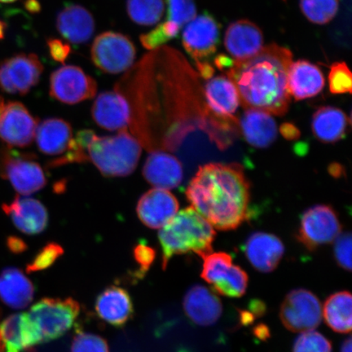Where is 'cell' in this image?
<instances>
[{"label": "cell", "mask_w": 352, "mask_h": 352, "mask_svg": "<svg viewBox=\"0 0 352 352\" xmlns=\"http://www.w3.org/2000/svg\"><path fill=\"white\" fill-rule=\"evenodd\" d=\"M186 197L192 208L217 230H235L248 217L250 186L239 166H201L188 184Z\"/></svg>", "instance_id": "cell-1"}, {"label": "cell", "mask_w": 352, "mask_h": 352, "mask_svg": "<svg viewBox=\"0 0 352 352\" xmlns=\"http://www.w3.org/2000/svg\"><path fill=\"white\" fill-rule=\"evenodd\" d=\"M293 63L287 47L272 43L243 61H234L226 72L245 109L283 116L289 109L288 74Z\"/></svg>", "instance_id": "cell-2"}, {"label": "cell", "mask_w": 352, "mask_h": 352, "mask_svg": "<svg viewBox=\"0 0 352 352\" xmlns=\"http://www.w3.org/2000/svg\"><path fill=\"white\" fill-rule=\"evenodd\" d=\"M215 232L211 224L195 209L180 210L158 232L166 270L175 255L189 252L204 258L212 253Z\"/></svg>", "instance_id": "cell-3"}, {"label": "cell", "mask_w": 352, "mask_h": 352, "mask_svg": "<svg viewBox=\"0 0 352 352\" xmlns=\"http://www.w3.org/2000/svg\"><path fill=\"white\" fill-rule=\"evenodd\" d=\"M142 149L138 140L126 129L109 136L94 133L87 144V162L107 177H125L134 173Z\"/></svg>", "instance_id": "cell-4"}, {"label": "cell", "mask_w": 352, "mask_h": 352, "mask_svg": "<svg viewBox=\"0 0 352 352\" xmlns=\"http://www.w3.org/2000/svg\"><path fill=\"white\" fill-rule=\"evenodd\" d=\"M79 311L78 302L72 298H43L35 303L26 314L34 346L63 336L72 328Z\"/></svg>", "instance_id": "cell-5"}, {"label": "cell", "mask_w": 352, "mask_h": 352, "mask_svg": "<svg viewBox=\"0 0 352 352\" xmlns=\"http://www.w3.org/2000/svg\"><path fill=\"white\" fill-rule=\"evenodd\" d=\"M33 153H22L8 147L0 148V176L8 179L21 195L41 190L47 184L46 175Z\"/></svg>", "instance_id": "cell-6"}, {"label": "cell", "mask_w": 352, "mask_h": 352, "mask_svg": "<svg viewBox=\"0 0 352 352\" xmlns=\"http://www.w3.org/2000/svg\"><path fill=\"white\" fill-rule=\"evenodd\" d=\"M135 47L126 35L116 32H104L92 43V63L101 72L120 74L131 67L135 59Z\"/></svg>", "instance_id": "cell-7"}, {"label": "cell", "mask_w": 352, "mask_h": 352, "mask_svg": "<svg viewBox=\"0 0 352 352\" xmlns=\"http://www.w3.org/2000/svg\"><path fill=\"white\" fill-rule=\"evenodd\" d=\"M280 318L284 327L294 333H303L319 327L322 307L309 290L296 289L286 296L281 305Z\"/></svg>", "instance_id": "cell-8"}, {"label": "cell", "mask_w": 352, "mask_h": 352, "mask_svg": "<svg viewBox=\"0 0 352 352\" xmlns=\"http://www.w3.org/2000/svg\"><path fill=\"white\" fill-rule=\"evenodd\" d=\"M342 231L334 210L327 205L312 206L302 214L298 239L309 250L336 241Z\"/></svg>", "instance_id": "cell-9"}, {"label": "cell", "mask_w": 352, "mask_h": 352, "mask_svg": "<svg viewBox=\"0 0 352 352\" xmlns=\"http://www.w3.org/2000/svg\"><path fill=\"white\" fill-rule=\"evenodd\" d=\"M43 72L35 54H17L0 64V91L8 94L25 95L38 85Z\"/></svg>", "instance_id": "cell-10"}, {"label": "cell", "mask_w": 352, "mask_h": 352, "mask_svg": "<svg viewBox=\"0 0 352 352\" xmlns=\"http://www.w3.org/2000/svg\"><path fill=\"white\" fill-rule=\"evenodd\" d=\"M98 83L81 68L65 65L51 74L50 94L52 98L67 104H76L94 98Z\"/></svg>", "instance_id": "cell-11"}, {"label": "cell", "mask_w": 352, "mask_h": 352, "mask_svg": "<svg viewBox=\"0 0 352 352\" xmlns=\"http://www.w3.org/2000/svg\"><path fill=\"white\" fill-rule=\"evenodd\" d=\"M219 36L218 22L209 13H204L189 22L184 30L182 42L197 65L209 63L208 60L217 52Z\"/></svg>", "instance_id": "cell-12"}, {"label": "cell", "mask_w": 352, "mask_h": 352, "mask_svg": "<svg viewBox=\"0 0 352 352\" xmlns=\"http://www.w3.org/2000/svg\"><path fill=\"white\" fill-rule=\"evenodd\" d=\"M37 126V120L23 104L11 101L0 116V139L12 147H28L33 142Z\"/></svg>", "instance_id": "cell-13"}, {"label": "cell", "mask_w": 352, "mask_h": 352, "mask_svg": "<svg viewBox=\"0 0 352 352\" xmlns=\"http://www.w3.org/2000/svg\"><path fill=\"white\" fill-rule=\"evenodd\" d=\"M96 124L109 131L125 130L131 120V107L126 96L116 88L100 94L91 109Z\"/></svg>", "instance_id": "cell-14"}, {"label": "cell", "mask_w": 352, "mask_h": 352, "mask_svg": "<svg viewBox=\"0 0 352 352\" xmlns=\"http://www.w3.org/2000/svg\"><path fill=\"white\" fill-rule=\"evenodd\" d=\"M179 208L178 200L173 193L155 188L140 198L136 212L145 226L160 230L177 214Z\"/></svg>", "instance_id": "cell-15"}, {"label": "cell", "mask_w": 352, "mask_h": 352, "mask_svg": "<svg viewBox=\"0 0 352 352\" xmlns=\"http://www.w3.org/2000/svg\"><path fill=\"white\" fill-rule=\"evenodd\" d=\"M224 45L234 61L256 55L263 47V35L257 25L248 20L233 22L226 30Z\"/></svg>", "instance_id": "cell-16"}, {"label": "cell", "mask_w": 352, "mask_h": 352, "mask_svg": "<svg viewBox=\"0 0 352 352\" xmlns=\"http://www.w3.org/2000/svg\"><path fill=\"white\" fill-rule=\"evenodd\" d=\"M2 209L17 230L28 235L39 234L47 226V210L41 201L32 197H16Z\"/></svg>", "instance_id": "cell-17"}, {"label": "cell", "mask_w": 352, "mask_h": 352, "mask_svg": "<svg viewBox=\"0 0 352 352\" xmlns=\"http://www.w3.org/2000/svg\"><path fill=\"white\" fill-rule=\"evenodd\" d=\"M204 94L210 116L232 120L241 101L239 91L230 78L221 76L210 78Z\"/></svg>", "instance_id": "cell-18"}, {"label": "cell", "mask_w": 352, "mask_h": 352, "mask_svg": "<svg viewBox=\"0 0 352 352\" xmlns=\"http://www.w3.org/2000/svg\"><path fill=\"white\" fill-rule=\"evenodd\" d=\"M246 257L259 272H270L278 266L285 252L279 237L270 233L257 232L248 237L245 245Z\"/></svg>", "instance_id": "cell-19"}, {"label": "cell", "mask_w": 352, "mask_h": 352, "mask_svg": "<svg viewBox=\"0 0 352 352\" xmlns=\"http://www.w3.org/2000/svg\"><path fill=\"white\" fill-rule=\"evenodd\" d=\"M145 179L156 188L173 189L183 179V167L177 157L161 151L149 154L143 167Z\"/></svg>", "instance_id": "cell-20"}, {"label": "cell", "mask_w": 352, "mask_h": 352, "mask_svg": "<svg viewBox=\"0 0 352 352\" xmlns=\"http://www.w3.org/2000/svg\"><path fill=\"white\" fill-rule=\"evenodd\" d=\"M184 309L192 322L200 327H210L221 316L223 306L217 294L204 285H196L184 296Z\"/></svg>", "instance_id": "cell-21"}, {"label": "cell", "mask_w": 352, "mask_h": 352, "mask_svg": "<svg viewBox=\"0 0 352 352\" xmlns=\"http://www.w3.org/2000/svg\"><path fill=\"white\" fill-rule=\"evenodd\" d=\"M56 28L69 43H85L95 32V21L91 13L78 4H67L56 16Z\"/></svg>", "instance_id": "cell-22"}, {"label": "cell", "mask_w": 352, "mask_h": 352, "mask_svg": "<svg viewBox=\"0 0 352 352\" xmlns=\"http://www.w3.org/2000/svg\"><path fill=\"white\" fill-rule=\"evenodd\" d=\"M95 307L100 319L116 327L124 325L133 314L129 292L118 286L105 289L96 299Z\"/></svg>", "instance_id": "cell-23"}, {"label": "cell", "mask_w": 352, "mask_h": 352, "mask_svg": "<svg viewBox=\"0 0 352 352\" xmlns=\"http://www.w3.org/2000/svg\"><path fill=\"white\" fill-rule=\"evenodd\" d=\"M288 91L296 100L314 98L324 87L321 70L307 60H298L290 65L288 74Z\"/></svg>", "instance_id": "cell-24"}, {"label": "cell", "mask_w": 352, "mask_h": 352, "mask_svg": "<svg viewBox=\"0 0 352 352\" xmlns=\"http://www.w3.org/2000/svg\"><path fill=\"white\" fill-rule=\"evenodd\" d=\"M72 127L61 118H48L37 126L35 140L39 151L50 156L68 151L73 140Z\"/></svg>", "instance_id": "cell-25"}, {"label": "cell", "mask_w": 352, "mask_h": 352, "mask_svg": "<svg viewBox=\"0 0 352 352\" xmlns=\"http://www.w3.org/2000/svg\"><path fill=\"white\" fill-rule=\"evenodd\" d=\"M34 285L23 272L8 267L0 274V299L13 309H23L32 302Z\"/></svg>", "instance_id": "cell-26"}, {"label": "cell", "mask_w": 352, "mask_h": 352, "mask_svg": "<svg viewBox=\"0 0 352 352\" xmlns=\"http://www.w3.org/2000/svg\"><path fill=\"white\" fill-rule=\"evenodd\" d=\"M241 134L246 142L256 148H267L277 136L276 121L263 110L248 109L241 120Z\"/></svg>", "instance_id": "cell-27"}, {"label": "cell", "mask_w": 352, "mask_h": 352, "mask_svg": "<svg viewBox=\"0 0 352 352\" xmlns=\"http://www.w3.org/2000/svg\"><path fill=\"white\" fill-rule=\"evenodd\" d=\"M34 347L25 314L11 315L0 323V352H32Z\"/></svg>", "instance_id": "cell-28"}, {"label": "cell", "mask_w": 352, "mask_h": 352, "mask_svg": "<svg viewBox=\"0 0 352 352\" xmlns=\"http://www.w3.org/2000/svg\"><path fill=\"white\" fill-rule=\"evenodd\" d=\"M347 126L346 114L336 107H321L312 117V132L315 138L323 143H336L344 138Z\"/></svg>", "instance_id": "cell-29"}, {"label": "cell", "mask_w": 352, "mask_h": 352, "mask_svg": "<svg viewBox=\"0 0 352 352\" xmlns=\"http://www.w3.org/2000/svg\"><path fill=\"white\" fill-rule=\"evenodd\" d=\"M351 294L341 292L332 294L324 302L322 309L325 322L334 332L347 333L351 331Z\"/></svg>", "instance_id": "cell-30"}, {"label": "cell", "mask_w": 352, "mask_h": 352, "mask_svg": "<svg viewBox=\"0 0 352 352\" xmlns=\"http://www.w3.org/2000/svg\"><path fill=\"white\" fill-rule=\"evenodd\" d=\"M164 0H126V11L132 21L140 25H153L164 14Z\"/></svg>", "instance_id": "cell-31"}, {"label": "cell", "mask_w": 352, "mask_h": 352, "mask_svg": "<svg viewBox=\"0 0 352 352\" xmlns=\"http://www.w3.org/2000/svg\"><path fill=\"white\" fill-rule=\"evenodd\" d=\"M202 258L201 278L211 285L226 279L233 266L231 255L226 252L210 253Z\"/></svg>", "instance_id": "cell-32"}, {"label": "cell", "mask_w": 352, "mask_h": 352, "mask_svg": "<svg viewBox=\"0 0 352 352\" xmlns=\"http://www.w3.org/2000/svg\"><path fill=\"white\" fill-rule=\"evenodd\" d=\"M338 8L340 0H300L303 15L314 24L329 23L337 15Z\"/></svg>", "instance_id": "cell-33"}, {"label": "cell", "mask_w": 352, "mask_h": 352, "mask_svg": "<svg viewBox=\"0 0 352 352\" xmlns=\"http://www.w3.org/2000/svg\"><path fill=\"white\" fill-rule=\"evenodd\" d=\"M248 276L239 266L233 265L226 279L212 285L215 293L220 296L240 298L245 294L248 286Z\"/></svg>", "instance_id": "cell-34"}, {"label": "cell", "mask_w": 352, "mask_h": 352, "mask_svg": "<svg viewBox=\"0 0 352 352\" xmlns=\"http://www.w3.org/2000/svg\"><path fill=\"white\" fill-rule=\"evenodd\" d=\"M167 21L182 30L197 15L195 0H166Z\"/></svg>", "instance_id": "cell-35"}, {"label": "cell", "mask_w": 352, "mask_h": 352, "mask_svg": "<svg viewBox=\"0 0 352 352\" xmlns=\"http://www.w3.org/2000/svg\"><path fill=\"white\" fill-rule=\"evenodd\" d=\"M180 30L169 21L158 25L147 34L140 37V43L148 50L153 51L164 46L167 42L177 36Z\"/></svg>", "instance_id": "cell-36"}, {"label": "cell", "mask_w": 352, "mask_h": 352, "mask_svg": "<svg viewBox=\"0 0 352 352\" xmlns=\"http://www.w3.org/2000/svg\"><path fill=\"white\" fill-rule=\"evenodd\" d=\"M293 352H332V344L322 334L310 330L297 338Z\"/></svg>", "instance_id": "cell-37"}, {"label": "cell", "mask_w": 352, "mask_h": 352, "mask_svg": "<svg viewBox=\"0 0 352 352\" xmlns=\"http://www.w3.org/2000/svg\"><path fill=\"white\" fill-rule=\"evenodd\" d=\"M329 85L333 94H351L352 76L351 70L345 63L332 65L329 74Z\"/></svg>", "instance_id": "cell-38"}, {"label": "cell", "mask_w": 352, "mask_h": 352, "mask_svg": "<svg viewBox=\"0 0 352 352\" xmlns=\"http://www.w3.org/2000/svg\"><path fill=\"white\" fill-rule=\"evenodd\" d=\"M64 254L63 248L55 242L47 244L35 255L33 261L26 266V271L30 272L47 270L52 266L57 259Z\"/></svg>", "instance_id": "cell-39"}, {"label": "cell", "mask_w": 352, "mask_h": 352, "mask_svg": "<svg viewBox=\"0 0 352 352\" xmlns=\"http://www.w3.org/2000/svg\"><path fill=\"white\" fill-rule=\"evenodd\" d=\"M72 352H109L107 341L94 333H79L74 338Z\"/></svg>", "instance_id": "cell-40"}, {"label": "cell", "mask_w": 352, "mask_h": 352, "mask_svg": "<svg viewBox=\"0 0 352 352\" xmlns=\"http://www.w3.org/2000/svg\"><path fill=\"white\" fill-rule=\"evenodd\" d=\"M334 257L343 270H351V235L350 232L340 233L336 239Z\"/></svg>", "instance_id": "cell-41"}, {"label": "cell", "mask_w": 352, "mask_h": 352, "mask_svg": "<svg viewBox=\"0 0 352 352\" xmlns=\"http://www.w3.org/2000/svg\"><path fill=\"white\" fill-rule=\"evenodd\" d=\"M155 257V250L151 248V246L145 244L144 242H140V243L135 246L134 249V258L140 266L138 276L142 278L145 272L151 268Z\"/></svg>", "instance_id": "cell-42"}, {"label": "cell", "mask_w": 352, "mask_h": 352, "mask_svg": "<svg viewBox=\"0 0 352 352\" xmlns=\"http://www.w3.org/2000/svg\"><path fill=\"white\" fill-rule=\"evenodd\" d=\"M47 45L52 58L56 63H65L69 56L72 54V47L60 39L54 38L47 39Z\"/></svg>", "instance_id": "cell-43"}, {"label": "cell", "mask_w": 352, "mask_h": 352, "mask_svg": "<svg viewBox=\"0 0 352 352\" xmlns=\"http://www.w3.org/2000/svg\"><path fill=\"white\" fill-rule=\"evenodd\" d=\"M8 248L11 250V252L14 254H20L26 250V244L24 241L16 236H10L7 240Z\"/></svg>", "instance_id": "cell-44"}, {"label": "cell", "mask_w": 352, "mask_h": 352, "mask_svg": "<svg viewBox=\"0 0 352 352\" xmlns=\"http://www.w3.org/2000/svg\"><path fill=\"white\" fill-rule=\"evenodd\" d=\"M215 66L219 69H230L233 65L234 60L230 59V57L226 55H219L214 60Z\"/></svg>", "instance_id": "cell-45"}, {"label": "cell", "mask_w": 352, "mask_h": 352, "mask_svg": "<svg viewBox=\"0 0 352 352\" xmlns=\"http://www.w3.org/2000/svg\"><path fill=\"white\" fill-rule=\"evenodd\" d=\"M197 69L200 76L205 79H210L212 78L214 73V69L210 63L197 65Z\"/></svg>", "instance_id": "cell-46"}, {"label": "cell", "mask_w": 352, "mask_h": 352, "mask_svg": "<svg viewBox=\"0 0 352 352\" xmlns=\"http://www.w3.org/2000/svg\"><path fill=\"white\" fill-rule=\"evenodd\" d=\"M24 7L30 13H38L41 11V4L38 0H25Z\"/></svg>", "instance_id": "cell-47"}, {"label": "cell", "mask_w": 352, "mask_h": 352, "mask_svg": "<svg viewBox=\"0 0 352 352\" xmlns=\"http://www.w3.org/2000/svg\"><path fill=\"white\" fill-rule=\"evenodd\" d=\"M281 132L288 139H294L299 135V131L296 129V126L290 125L289 123H286L285 125L281 127Z\"/></svg>", "instance_id": "cell-48"}, {"label": "cell", "mask_w": 352, "mask_h": 352, "mask_svg": "<svg viewBox=\"0 0 352 352\" xmlns=\"http://www.w3.org/2000/svg\"><path fill=\"white\" fill-rule=\"evenodd\" d=\"M255 336H256L261 340H267L270 337V329L266 327L265 324H259L256 328L254 329Z\"/></svg>", "instance_id": "cell-49"}, {"label": "cell", "mask_w": 352, "mask_h": 352, "mask_svg": "<svg viewBox=\"0 0 352 352\" xmlns=\"http://www.w3.org/2000/svg\"><path fill=\"white\" fill-rule=\"evenodd\" d=\"M341 352H351V338L349 337L343 342Z\"/></svg>", "instance_id": "cell-50"}, {"label": "cell", "mask_w": 352, "mask_h": 352, "mask_svg": "<svg viewBox=\"0 0 352 352\" xmlns=\"http://www.w3.org/2000/svg\"><path fill=\"white\" fill-rule=\"evenodd\" d=\"M7 30V24L6 22L0 20V41L6 37V33Z\"/></svg>", "instance_id": "cell-51"}, {"label": "cell", "mask_w": 352, "mask_h": 352, "mask_svg": "<svg viewBox=\"0 0 352 352\" xmlns=\"http://www.w3.org/2000/svg\"><path fill=\"white\" fill-rule=\"evenodd\" d=\"M4 107H6V104H4L3 98L0 96V116H1Z\"/></svg>", "instance_id": "cell-52"}, {"label": "cell", "mask_w": 352, "mask_h": 352, "mask_svg": "<svg viewBox=\"0 0 352 352\" xmlns=\"http://www.w3.org/2000/svg\"><path fill=\"white\" fill-rule=\"evenodd\" d=\"M16 1V0H0L1 3H10Z\"/></svg>", "instance_id": "cell-53"}, {"label": "cell", "mask_w": 352, "mask_h": 352, "mask_svg": "<svg viewBox=\"0 0 352 352\" xmlns=\"http://www.w3.org/2000/svg\"><path fill=\"white\" fill-rule=\"evenodd\" d=\"M1 315H2V311H1V309H0V318H1Z\"/></svg>", "instance_id": "cell-54"}]
</instances>
